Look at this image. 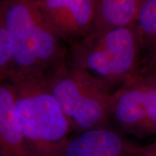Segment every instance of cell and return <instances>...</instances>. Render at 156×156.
<instances>
[{"mask_svg": "<svg viewBox=\"0 0 156 156\" xmlns=\"http://www.w3.org/2000/svg\"><path fill=\"white\" fill-rule=\"evenodd\" d=\"M15 114L34 156H64L73 131L46 75L11 73Z\"/></svg>", "mask_w": 156, "mask_h": 156, "instance_id": "1", "label": "cell"}, {"mask_svg": "<svg viewBox=\"0 0 156 156\" xmlns=\"http://www.w3.org/2000/svg\"><path fill=\"white\" fill-rule=\"evenodd\" d=\"M12 44V73L45 75L67 59L62 41L39 11L37 0H0Z\"/></svg>", "mask_w": 156, "mask_h": 156, "instance_id": "2", "label": "cell"}, {"mask_svg": "<svg viewBox=\"0 0 156 156\" xmlns=\"http://www.w3.org/2000/svg\"><path fill=\"white\" fill-rule=\"evenodd\" d=\"M142 44L136 24L90 33L71 44L70 61L112 89L139 71Z\"/></svg>", "mask_w": 156, "mask_h": 156, "instance_id": "3", "label": "cell"}, {"mask_svg": "<svg viewBox=\"0 0 156 156\" xmlns=\"http://www.w3.org/2000/svg\"><path fill=\"white\" fill-rule=\"evenodd\" d=\"M52 93L77 133L111 126L114 91L106 83L66 60L46 74Z\"/></svg>", "mask_w": 156, "mask_h": 156, "instance_id": "4", "label": "cell"}, {"mask_svg": "<svg viewBox=\"0 0 156 156\" xmlns=\"http://www.w3.org/2000/svg\"><path fill=\"white\" fill-rule=\"evenodd\" d=\"M111 126L125 135H156V74L139 69L113 93Z\"/></svg>", "mask_w": 156, "mask_h": 156, "instance_id": "5", "label": "cell"}, {"mask_svg": "<svg viewBox=\"0 0 156 156\" xmlns=\"http://www.w3.org/2000/svg\"><path fill=\"white\" fill-rule=\"evenodd\" d=\"M37 5L54 34L70 44L87 36L93 28L94 0H37Z\"/></svg>", "mask_w": 156, "mask_h": 156, "instance_id": "6", "label": "cell"}, {"mask_svg": "<svg viewBox=\"0 0 156 156\" xmlns=\"http://www.w3.org/2000/svg\"><path fill=\"white\" fill-rule=\"evenodd\" d=\"M142 147L112 126L71 136L64 156H140Z\"/></svg>", "mask_w": 156, "mask_h": 156, "instance_id": "7", "label": "cell"}, {"mask_svg": "<svg viewBox=\"0 0 156 156\" xmlns=\"http://www.w3.org/2000/svg\"><path fill=\"white\" fill-rule=\"evenodd\" d=\"M0 155L34 156L17 122L14 92L8 77L0 79Z\"/></svg>", "mask_w": 156, "mask_h": 156, "instance_id": "8", "label": "cell"}, {"mask_svg": "<svg viewBox=\"0 0 156 156\" xmlns=\"http://www.w3.org/2000/svg\"><path fill=\"white\" fill-rule=\"evenodd\" d=\"M145 0H94L95 21L90 33L136 24Z\"/></svg>", "mask_w": 156, "mask_h": 156, "instance_id": "9", "label": "cell"}, {"mask_svg": "<svg viewBox=\"0 0 156 156\" xmlns=\"http://www.w3.org/2000/svg\"><path fill=\"white\" fill-rule=\"evenodd\" d=\"M136 27L142 47L156 40V0H145L138 15Z\"/></svg>", "mask_w": 156, "mask_h": 156, "instance_id": "10", "label": "cell"}, {"mask_svg": "<svg viewBox=\"0 0 156 156\" xmlns=\"http://www.w3.org/2000/svg\"><path fill=\"white\" fill-rule=\"evenodd\" d=\"M12 67L11 41L0 13V79L10 75Z\"/></svg>", "mask_w": 156, "mask_h": 156, "instance_id": "11", "label": "cell"}, {"mask_svg": "<svg viewBox=\"0 0 156 156\" xmlns=\"http://www.w3.org/2000/svg\"><path fill=\"white\" fill-rule=\"evenodd\" d=\"M149 47H151V49L149 61L147 62V66L144 69H140V70L146 73L156 74V40L152 43Z\"/></svg>", "mask_w": 156, "mask_h": 156, "instance_id": "12", "label": "cell"}, {"mask_svg": "<svg viewBox=\"0 0 156 156\" xmlns=\"http://www.w3.org/2000/svg\"><path fill=\"white\" fill-rule=\"evenodd\" d=\"M142 154L145 155H156V140L146 147H142Z\"/></svg>", "mask_w": 156, "mask_h": 156, "instance_id": "13", "label": "cell"}, {"mask_svg": "<svg viewBox=\"0 0 156 156\" xmlns=\"http://www.w3.org/2000/svg\"><path fill=\"white\" fill-rule=\"evenodd\" d=\"M140 156H143V155H140Z\"/></svg>", "mask_w": 156, "mask_h": 156, "instance_id": "14", "label": "cell"}, {"mask_svg": "<svg viewBox=\"0 0 156 156\" xmlns=\"http://www.w3.org/2000/svg\"><path fill=\"white\" fill-rule=\"evenodd\" d=\"M0 156H1V155H0Z\"/></svg>", "mask_w": 156, "mask_h": 156, "instance_id": "15", "label": "cell"}]
</instances>
